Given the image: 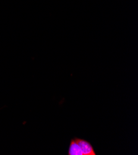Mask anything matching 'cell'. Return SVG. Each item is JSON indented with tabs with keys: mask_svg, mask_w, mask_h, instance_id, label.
Returning a JSON list of instances; mask_svg holds the SVG:
<instances>
[{
	"mask_svg": "<svg viewBox=\"0 0 138 155\" xmlns=\"http://www.w3.org/2000/svg\"><path fill=\"white\" fill-rule=\"evenodd\" d=\"M74 139L79 145L82 153V155H96L94 149L90 143L84 140V139L77 137L74 138Z\"/></svg>",
	"mask_w": 138,
	"mask_h": 155,
	"instance_id": "cell-1",
	"label": "cell"
},
{
	"mask_svg": "<svg viewBox=\"0 0 138 155\" xmlns=\"http://www.w3.org/2000/svg\"><path fill=\"white\" fill-rule=\"evenodd\" d=\"M68 154V155H82V153L81 150V148L79 145L78 144V143L75 140L74 138L72 139L71 140Z\"/></svg>",
	"mask_w": 138,
	"mask_h": 155,
	"instance_id": "cell-2",
	"label": "cell"
}]
</instances>
